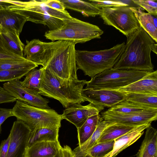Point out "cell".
<instances>
[{
	"label": "cell",
	"mask_w": 157,
	"mask_h": 157,
	"mask_svg": "<svg viewBox=\"0 0 157 157\" xmlns=\"http://www.w3.org/2000/svg\"><path fill=\"white\" fill-rule=\"evenodd\" d=\"M152 71L133 69H107L87 81L86 89L117 90L144 78Z\"/></svg>",
	"instance_id": "7"
},
{
	"label": "cell",
	"mask_w": 157,
	"mask_h": 157,
	"mask_svg": "<svg viewBox=\"0 0 157 157\" xmlns=\"http://www.w3.org/2000/svg\"><path fill=\"white\" fill-rule=\"evenodd\" d=\"M63 25L53 30L45 32L46 38L53 41L57 40L82 43L94 39L101 38L103 30L98 26L73 17L63 20Z\"/></svg>",
	"instance_id": "6"
},
{
	"label": "cell",
	"mask_w": 157,
	"mask_h": 157,
	"mask_svg": "<svg viewBox=\"0 0 157 157\" xmlns=\"http://www.w3.org/2000/svg\"><path fill=\"white\" fill-rule=\"evenodd\" d=\"M12 116H14L12 109L0 108V134L2 131V124L7 118Z\"/></svg>",
	"instance_id": "40"
},
{
	"label": "cell",
	"mask_w": 157,
	"mask_h": 157,
	"mask_svg": "<svg viewBox=\"0 0 157 157\" xmlns=\"http://www.w3.org/2000/svg\"><path fill=\"white\" fill-rule=\"evenodd\" d=\"M75 45L73 42L66 40L47 42L42 67L60 79H78Z\"/></svg>",
	"instance_id": "2"
},
{
	"label": "cell",
	"mask_w": 157,
	"mask_h": 157,
	"mask_svg": "<svg viewBox=\"0 0 157 157\" xmlns=\"http://www.w3.org/2000/svg\"><path fill=\"white\" fill-rule=\"evenodd\" d=\"M11 10L25 16L27 18L28 21L47 25L50 30L60 28L64 23L63 20L48 15L25 10Z\"/></svg>",
	"instance_id": "22"
},
{
	"label": "cell",
	"mask_w": 157,
	"mask_h": 157,
	"mask_svg": "<svg viewBox=\"0 0 157 157\" xmlns=\"http://www.w3.org/2000/svg\"><path fill=\"white\" fill-rule=\"evenodd\" d=\"M136 5L145 10L147 13L157 17V0H132Z\"/></svg>",
	"instance_id": "36"
},
{
	"label": "cell",
	"mask_w": 157,
	"mask_h": 157,
	"mask_svg": "<svg viewBox=\"0 0 157 157\" xmlns=\"http://www.w3.org/2000/svg\"><path fill=\"white\" fill-rule=\"evenodd\" d=\"M30 70L29 69L0 70V82H10L20 79Z\"/></svg>",
	"instance_id": "34"
},
{
	"label": "cell",
	"mask_w": 157,
	"mask_h": 157,
	"mask_svg": "<svg viewBox=\"0 0 157 157\" xmlns=\"http://www.w3.org/2000/svg\"><path fill=\"white\" fill-rule=\"evenodd\" d=\"M75 157H92L89 155L85 154H81L80 155H75Z\"/></svg>",
	"instance_id": "44"
},
{
	"label": "cell",
	"mask_w": 157,
	"mask_h": 157,
	"mask_svg": "<svg viewBox=\"0 0 157 157\" xmlns=\"http://www.w3.org/2000/svg\"><path fill=\"white\" fill-rule=\"evenodd\" d=\"M43 67L39 69L33 68L29 71L25 75L22 81H21V86L30 90L38 93Z\"/></svg>",
	"instance_id": "32"
},
{
	"label": "cell",
	"mask_w": 157,
	"mask_h": 157,
	"mask_svg": "<svg viewBox=\"0 0 157 157\" xmlns=\"http://www.w3.org/2000/svg\"><path fill=\"white\" fill-rule=\"evenodd\" d=\"M38 65L25 58L13 59L0 60V70H32Z\"/></svg>",
	"instance_id": "30"
},
{
	"label": "cell",
	"mask_w": 157,
	"mask_h": 157,
	"mask_svg": "<svg viewBox=\"0 0 157 157\" xmlns=\"http://www.w3.org/2000/svg\"><path fill=\"white\" fill-rule=\"evenodd\" d=\"M12 110L17 120L24 122L31 132L42 128H59L61 127V115L52 109L40 108L17 100Z\"/></svg>",
	"instance_id": "5"
},
{
	"label": "cell",
	"mask_w": 157,
	"mask_h": 157,
	"mask_svg": "<svg viewBox=\"0 0 157 157\" xmlns=\"http://www.w3.org/2000/svg\"><path fill=\"white\" fill-rule=\"evenodd\" d=\"M59 140L34 143L26 147L24 157H60Z\"/></svg>",
	"instance_id": "15"
},
{
	"label": "cell",
	"mask_w": 157,
	"mask_h": 157,
	"mask_svg": "<svg viewBox=\"0 0 157 157\" xmlns=\"http://www.w3.org/2000/svg\"><path fill=\"white\" fill-rule=\"evenodd\" d=\"M149 110H157L139 106L124 100L103 112L105 113L125 114Z\"/></svg>",
	"instance_id": "31"
},
{
	"label": "cell",
	"mask_w": 157,
	"mask_h": 157,
	"mask_svg": "<svg viewBox=\"0 0 157 157\" xmlns=\"http://www.w3.org/2000/svg\"><path fill=\"white\" fill-rule=\"evenodd\" d=\"M3 88L17 100L26 102L28 104L41 109H51L49 100L38 93L23 87L19 79L4 83Z\"/></svg>",
	"instance_id": "10"
},
{
	"label": "cell",
	"mask_w": 157,
	"mask_h": 157,
	"mask_svg": "<svg viewBox=\"0 0 157 157\" xmlns=\"http://www.w3.org/2000/svg\"><path fill=\"white\" fill-rule=\"evenodd\" d=\"M124 93L125 95L124 100L139 106L148 109L157 110V95L143 93Z\"/></svg>",
	"instance_id": "25"
},
{
	"label": "cell",
	"mask_w": 157,
	"mask_h": 157,
	"mask_svg": "<svg viewBox=\"0 0 157 157\" xmlns=\"http://www.w3.org/2000/svg\"><path fill=\"white\" fill-rule=\"evenodd\" d=\"M137 127L109 123L102 131L97 143L114 140Z\"/></svg>",
	"instance_id": "24"
},
{
	"label": "cell",
	"mask_w": 157,
	"mask_h": 157,
	"mask_svg": "<svg viewBox=\"0 0 157 157\" xmlns=\"http://www.w3.org/2000/svg\"><path fill=\"white\" fill-rule=\"evenodd\" d=\"M28 21L25 16L10 9L0 10V26L15 32L19 35Z\"/></svg>",
	"instance_id": "18"
},
{
	"label": "cell",
	"mask_w": 157,
	"mask_h": 157,
	"mask_svg": "<svg viewBox=\"0 0 157 157\" xmlns=\"http://www.w3.org/2000/svg\"><path fill=\"white\" fill-rule=\"evenodd\" d=\"M104 109V107L95 106L91 103L86 105L76 103L66 108L61 117L62 119L72 123L78 128L80 127L89 117L99 114Z\"/></svg>",
	"instance_id": "13"
},
{
	"label": "cell",
	"mask_w": 157,
	"mask_h": 157,
	"mask_svg": "<svg viewBox=\"0 0 157 157\" xmlns=\"http://www.w3.org/2000/svg\"><path fill=\"white\" fill-rule=\"evenodd\" d=\"M43 68L38 92L39 94L58 100L65 108L74 104L86 101L81 93L87 81L63 80Z\"/></svg>",
	"instance_id": "3"
},
{
	"label": "cell",
	"mask_w": 157,
	"mask_h": 157,
	"mask_svg": "<svg viewBox=\"0 0 157 157\" xmlns=\"http://www.w3.org/2000/svg\"><path fill=\"white\" fill-rule=\"evenodd\" d=\"M124 42L113 47L97 51L76 50L77 69L91 78L104 71L112 68L118 61L124 49Z\"/></svg>",
	"instance_id": "4"
},
{
	"label": "cell",
	"mask_w": 157,
	"mask_h": 157,
	"mask_svg": "<svg viewBox=\"0 0 157 157\" xmlns=\"http://www.w3.org/2000/svg\"><path fill=\"white\" fill-rule=\"evenodd\" d=\"M100 117L99 114L90 117L80 127L77 128L78 145L83 144L91 136Z\"/></svg>",
	"instance_id": "29"
},
{
	"label": "cell",
	"mask_w": 157,
	"mask_h": 157,
	"mask_svg": "<svg viewBox=\"0 0 157 157\" xmlns=\"http://www.w3.org/2000/svg\"><path fill=\"white\" fill-rule=\"evenodd\" d=\"M65 9H69L81 13L85 17H94L99 15L101 9L90 2L78 0H59Z\"/></svg>",
	"instance_id": "23"
},
{
	"label": "cell",
	"mask_w": 157,
	"mask_h": 157,
	"mask_svg": "<svg viewBox=\"0 0 157 157\" xmlns=\"http://www.w3.org/2000/svg\"><path fill=\"white\" fill-rule=\"evenodd\" d=\"M89 1L96 7L101 9L102 8L129 6L125 2L126 1L121 0H89Z\"/></svg>",
	"instance_id": "37"
},
{
	"label": "cell",
	"mask_w": 157,
	"mask_h": 157,
	"mask_svg": "<svg viewBox=\"0 0 157 157\" xmlns=\"http://www.w3.org/2000/svg\"><path fill=\"white\" fill-rule=\"evenodd\" d=\"M10 140V136L9 135L7 138L1 143L0 145V157H6Z\"/></svg>",
	"instance_id": "41"
},
{
	"label": "cell",
	"mask_w": 157,
	"mask_h": 157,
	"mask_svg": "<svg viewBox=\"0 0 157 157\" xmlns=\"http://www.w3.org/2000/svg\"><path fill=\"white\" fill-rule=\"evenodd\" d=\"M15 4L9 9L11 10H22L43 13L63 20L71 19L73 17L67 11H61L46 5L42 0L28 2L12 1Z\"/></svg>",
	"instance_id": "14"
},
{
	"label": "cell",
	"mask_w": 157,
	"mask_h": 157,
	"mask_svg": "<svg viewBox=\"0 0 157 157\" xmlns=\"http://www.w3.org/2000/svg\"><path fill=\"white\" fill-rule=\"evenodd\" d=\"M127 37L124 49L113 68L153 71L151 53L157 54V43L140 25Z\"/></svg>",
	"instance_id": "1"
},
{
	"label": "cell",
	"mask_w": 157,
	"mask_h": 157,
	"mask_svg": "<svg viewBox=\"0 0 157 157\" xmlns=\"http://www.w3.org/2000/svg\"><path fill=\"white\" fill-rule=\"evenodd\" d=\"M26 44L23 52L24 58L38 65H40L43 66L47 42L37 39H34L30 41L26 40Z\"/></svg>",
	"instance_id": "20"
},
{
	"label": "cell",
	"mask_w": 157,
	"mask_h": 157,
	"mask_svg": "<svg viewBox=\"0 0 157 157\" xmlns=\"http://www.w3.org/2000/svg\"><path fill=\"white\" fill-rule=\"evenodd\" d=\"M117 90L157 95V71L151 72L140 79Z\"/></svg>",
	"instance_id": "16"
},
{
	"label": "cell",
	"mask_w": 157,
	"mask_h": 157,
	"mask_svg": "<svg viewBox=\"0 0 157 157\" xmlns=\"http://www.w3.org/2000/svg\"><path fill=\"white\" fill-rule=\"evenodd\" d=\"M60 157H75V154L71 147L67 146L64 145L60 147L59 150Z\"/></svg>",
	"instance_id": "42"
},
{
	"label": "cell",
	"mask_w": 157,
	"mask_h": 157,
	"mask_svg": "<svg viewBox=\"0 0 157 157\" xmlns=\"http://www.w3.org/2000/svg\"><path fill=\"white\" fill-rule=\"evenodd\" d=\"M100 115L103 120L108 123L137 127L156 121L157 110H146L125 114L101 112Z\"/></svg>",
	"instance_id": "9"
},
{
	"label": "cell",
	"mask_w": 157,
	"mask_h": 157,
	"mask_svg": "<svg viewBox=\"0 0 157 157\" xmlns=\"http://www.w3.org/2000/svg\"><path fill=\"white\" fill-rule=\"evenodd\" d=\"M31 131L23 121L17 120L10 131V140L6 157H24Z\"/></svg>",
	"instance_id": "11"
},
{
	"label": "cell",
	"mask_w": 157,
	"mask_h": 157,
	"mask_svg": "<svg viewBox=\"0 0 157 157\" xmlns=\"http://www.w3.org/2000/svg\"><path fill=\"white\" fill-rule=\"evenodd\" d=\"M46 5L49 7L61 11H65V9L63 4L59 0H42Z\"/></svg>",
	"instance_id": "39"
},
{
	"label": "cell",
	"mask_w": 157,
	"mask_h": 157,
	"mask_svg": "<svg viewBox=\"0 0 157 157\" xmlns=\"http://www.w3.org/2000/svg\"><path fill=\"white\" fill-rule=\"evenodd\" d=\"M109 124L103 120L100 117L96 128L91 136L83 144L78 145L73 151L75 155H76L84 152L96 144L102 131Z\"/></svg>",
	"instance_id": "28"
},
{
	"label": "cell",
	"mask_w": 157,
	"mask_h": 157,
	"mask_svg": "<svg viewBox=\"0 0 157 157\" xmlns=\"http://www.w3.org/2000/svg\"><path fill=\"white\" fill-rule=\"evenodd\" d=\"M25 58L15 54L4 40L0 31V60Z\"/></svg>",
	"instance_id": "35"
},
{
	"label": "cell",
	"mask_w": 157,
	"mask_h": 157,
	"mask_svg": "<svg viewBox=\"0 0 157 157\" xmlns=\"http://www.w3.org/2000/svg\"><path fill=\"white\" fill-rule=\"evenodd\" d=\"M0 31L4 40L11 50L16 54L24 57L25 45L21 40L19 35L15 32L1 26Z\"/></svg>",
	"instance_id": "27"
},
{
	"label": "cell",
	"mask_w": 157,
	"mask_h": 157,
	"mask_svg": "<svg viewBox=\"0 0 157 157\" xmlns=\"http://www.w3.org/2000/svg\"><path fill=\"white\" fill-rule=\"evenodd\" d=\"M59 128H42L31 132L28 146L38 142L58 140Z\"/></svg>",
	"instance_id": "26"
},
{
	"label": "cell",
	"mask_w": 157,
	"mask_h": 157,
	"mask_svg": "<svg viewBox=\"0 0 157 157\" xmlns=\"http://www.w3.org/2000/svg\"><path fill=\"white\" fill-rule=\"evenodd\" d=\"M17 99L12 96L3 87L0 86V104L4 103L13 102Z\"/></svg>",
	"instance_id": "38"
},
{
	"label": "cell",
	"mask_w": 157,
	"mask_h": 157,
	"mask_svg": "<svg viewBox=\"0 0 157 157\" xmlns=\"http://www.w3.org/2000/svg\"><path fill=\"white\" fill-rule=\"evenodd\" d=\"M146 129L137 157H157V130L151 124Z\"/></svg>",
	"instance_id": "21"
},
{
	"label": "cell",
	"mask_w": 157,
	"mask_h": 157,
	"mask_svg": "<svg viewBox=\"0 0 157 157\" xmlns=\"http://www.w3.org/2000/svg\"><path fill=\"white\" fill-rule=\"evenodd\" d=\"M14 5L15 4L12 2L11 0H0V10L9 9L10 7Z\"/></svg>",
	"instance_id": "43"
},
{
	"label": "cell",
	"mask_w": 157,
	"mask_h": 157,
	"mask_svg": "<svg viewBox=\"0 0 157 157\" xmlns=\"http://www.w3.org/2000/svg\"><path fill=\"white\" fill-rule=\"evenodd\" d=\"M81 94L85 101L95 106L110 108L124 100V92L117 90L83 89Z\"/></svg>",
	"instance_id": "12"
},
{
	"label": "cell",
	"mask_w": 157,
	"mask_h": 157,
	"mask_svg": "<svg viewBox=\"0 0 157 157\" xmlns=\"http://www.w3.org/2000/svg\"><path fill=\"white\" fill-rule=\"evenodd\" d=\"M99 15L104 24L113 26L127 37L140 26L130 6L102 8Z\"/></svg>",
	"instance_id": "8"
},
{
	"label": "cell",
	"mask_w": 157,
	"mask_h": 157,
	"mask_svg": "<svg viewBox=\"0 0 157 157\" xmlns=\"http://www.w3.org/2000/svg\"><path fill=\"white\" fill-rule=\"evenodd\" d=\"M151 123L137 127L131 132L114 140L112 150L103 157H115L123 150L131 145L143 134L144 130Z\"/></svg>",
	"instance_id": "17"
},
{
	"label": "cell",
	"mask_w": 157,
	"mask_h": 157,
	"mask_svg": "<svg viewBox=\"0 0 157 157\" xmlns=\"http://www.w3.org/2000/svg\"><path fill=\"white\" fill-rule=\"evenodd\" d=\"M140 26L156 43L157 42V17L144 11L140 7L131 6Z\"/></svg>",
	"instance_id": "19"
},
{
	"label": "cell",
	"mask_w": 157,
	"mask_h": 157,
	"mask_svg": "<svg viewBox=\"0 0 157 157\" xmlns=\"http://www.w3.org/2000/svg\"><path fill=\"white\" fill-rule=\"evenodd\" d=\"M114 140L98 143L81 154H88L92 157H103L112 150Z\"/></svg>",
	"instance_id": "33"
}]
</instances>
